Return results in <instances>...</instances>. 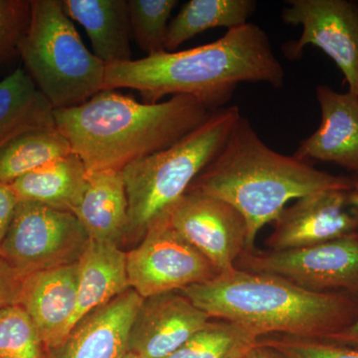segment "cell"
Masks as SVG:
<instances>
[{
    "instance_id": "obj_16",
    "label": "cell",
    "mask_w": 358,
    "mask_h": 358,
    "mask_svg": "<svg viewBox=\"0 0 358 358\" xmlns=\"http://www.w3.org/2000/svg\"><path fill=\"white\" fill-rule=\"evenodd\" d=\"M322 121L301 141L294 157L329 162L355 173L358 169V96L339 93L327 85L315 89Z\"/></svg>"
},
{
    "instance_id": "obj_18",
    "label": "cell",
    "mask_w": 358,
    "mask_h": 358,
    "mask_svg": "<svg viewBox=\"0 0 358 358\" xmlns=\"http://www.w3.org/2000/svg\"><path fill=\"white\" fill-rule=\"evenodd\" d=\"M90 240L119 245L129 234V205L122 171L89 173L86 192L73 211Z\"/></svg>"
},
{
    "instance_id": "obj_32",
    "label": "cell",
    "mask_w": 358,
    "mask_h": 358,
    "mask_svg": "<svg viewBox=\"0 0 358 358\" xmlns=\"http://www.w3.org/2000/svg\"><path fill=\"white\" fill-rule=\"evenodd\" d=\"M326 341L329 343H338V345L352 346L358 348V317L357 320L341 333L334 334Z\"/></svg>"
},
{
    "instance_id": "obj_33",
    "label": "cell",
    "mask_w": 358,
    "mask_h": 358,
    "mask_svg": "<svg viewBox=\"0 0 358 358\" xmlns=\"http://www.w3.org/2000/svg\"><path fill=\"white\" fill-rule=\"evenodd\" d=\"M352 182V190L355 192V196L358 200V169L355 173H352V176H350Z\"/></svg>"
},
{
    "instance_id": "obj_26",
    "label": "cell",
    "mask_w": 358,
    "mask_h": 358,
    "mask_svg": "<svg viewBox=\"0 0 358 358\" xmlns=\"http://www.w3.org/2000/svg\"><path fill=\"white\" fill-rule=\"evenodd\" d=\"M0 358H50L38 329L20 305L0 310Z\"/></svg>"
},
{
    "instance_id": "obj_1",
    "label": "cell",
    "mask_w": 358,
    "mask_h": 358,
    "mask_svg": "<svg viewBox=\"0 0 358 358\" xmlns=\"http://www.w3.org/2000/svg\"><path fill=\"white\" fill-rule=\"evenodd\" d=\"M242 83L277 89L285 84L284 68L267 33L250 22L188 50L106 65L105 90H134L148 103L167 96H188L214 112L229 102Z\"/></svg>"
},
{
    "instance_id": "obj_20",
    "label": "cell",
    "mask_w": 358,
    "mask_h": 358,
    "mask_svg": "<svg viewBox=\"0 0 358 358\" xmlns=\"http://www.w3.org/2000/svg\"><path fill=\"white\" fill-rule=\"evenodd\" d=\"M89 173L74 152L9 183L20 201L37 202L72 212L83 199Z\"/></svg>"
},
{
    "instance_id": "obj_11",
    "label": "cell",
    "mask_w": 358,
    "mask_h": 358,
    "mask_svg": "<svg viewBox=\"0 0 358 358\" xmlns=\"http://www.w3.org/2000/svg\"><path fill=\"white\" fill-rule=\"evenodd\" d=\"M169 220L188 243L206 257L219 275L232 272L246 248L247 223L224 200L188 190L169 212Z\"/></svg>"
},
{
    "instance_id": "obj_30",
    "label": "cell",
    "mask_w": 358,
    "mask_h": 358,
    "mask_svg": "<svg viewBox=\"0 0 358 358\" xmlns=\"http://www.w3.org/2000/svg\"><path fill=\"white\" fill-rule=\"evenodd\" d=\"M18 203L20 199L11 185L0 182V244L6 237Z\"/></svg>"
},
{
    "instance_id": "obj_4",
    "label": "cell",
    "mask_w": 358,
    "mask_h": 358,
    "mask_svg": "<svg viewBox=\"0 0 358 358\" xmlns=\"http://www.w3.org/2000/svg\"><path fill=\"white\" fill-rule=\"evenodd\" d=\"M181 293L212 319L232 322L256 339L327 341L358 317V294L315 293L277 275L237 268Z\"/></svg>"
},
{
    "instance_id": "obj_7",
    "label": "cell",
    "mask_w": 358,
    "mask_h": 358,
    "mask_svg": "<svg viewBox=\"0 0 358 358\" xmlns=\"http://www.w3.org/2000/svg\"><path fill=\"white\" fill-rule=\"evenodd\" d=\"M89 240L72 212L20 201L0 244V258L24 278L76 263Z\"/></svg>"
},
{
    "instance_id": "obj_34",
    "label": "cell",
    "mask_w": 358,
    "mask_h": 358,
    "mask_svg": "<svg viewBox=\"0 0 358 358\" xmlns=\"http://www.w3.org/2000/svg\"><path fill=\"white\" fill-rule=\"evenodd\" d=\"M250 352V350H249ZM249 352L242 353V355H238V357L234 358H249Z\"/></svg>"
},
{
    "instance_id": "obj_12",
    "label": "cell",
    "mask_w": 358,
    "mask_h": 358,
    "mask_svg": "<svg viewBox=\"0 0 358 358\" xmlns=\"http://www.w3.org/2000/svg\"><path fill=\"white\" fill-rule=\"evenodd\" d=\"M266 239L270 251L303 248L358 235V200L352 189L329 190L294 200L275 219Z\"/></svg>"
},
{
    "instance_id": "obj_3",
    "label": "cell",
    "mask_w": 358,
    "mask_h": 358,
    "mask_svg": "<svg viewBox=\"0 0 358 358\" xmlns=\"http://www.w3.org/2000/svg\"><path fill=\"white\" fill-rule=\"evenodd\" d=\"M352 189V178L320 171L307 160L275 152L242 115L219 154L188 190L224 200L243 215L246 248L289 202L329 190ZM187 190V192H188Z\"/></svg>"
},
{
    "instance_id": "obj_15",
    "label": "cell",
    "mask_w": 358,
    "mask_h": 358,
    "mask_svg": "<svg viewBox=\"0 0 358 358\" xmlns=\"http://www.w3.org/2000/svg\"><path fill=\"white\" fill-rule=\"evenodd\" d=\"M143 298L129 289L96 308L73 327L50 358H124L129 334Z\"/></svg>"
},
{
    "instance_id": "obj_8",
    "label": "cell",
    "mask_w": 358,
    "mask_h": 358,
    "mask_svg": "<svg viewBox=\"0 0 358 358\" xmlns=\"http://www.w3.org/2000/svg\"><path fill=\"white\" fill-rule=\"evenodd\" d=\"M235 267L315 293L358 294V235L285 251H243Z\"/></svg>"
},
{
    "instance_id": "obj_21",
    "label": "cell",
    "mask_w": 358,
    "mask_h": 358,
    "mask_svg": "<svg viewBox=\"0 0 358 358\" xmlns=\"http://www.w3.org/2000/svg\"><path fill=\"white\" fill-rule=\"evenodd\" d=\"M56 127L54 109L24 68L0 80V150L30 129Z\"/></svg>"
},
{
    "instance_id": "obj_17",
    "label": "cell",
    "mask_w": 358,
    "mask_h": 358,
    "mask_svg": "<svg viewBox=\"0 0 358 358\" xmlns=\"http://www.w3.org/2000/svg\"><path fill=\"white\" fill-rule=\"evenodd\" d=\"M77 266V307L71 320L70 333L90 313L131 289L127 253L119 245L89 240Z\"/></svg>"
},
{
    "instance_id": "obj_24",
    "label": "cell",
    "mask_w": 358,
    "mask_h": 358,
    "mask_svg": "<svg viewBox=\"0 0 358 358\" xmlns=\"http://www.w3.org/2000/svg\"><path fill=\"white\" fill-rule=\"evenodd\" d=\"M257 341L232 322L211 320L166 358H234L249 352Z\"/></svg>"
},
{
    "instance_id": "obj_5",
    "label": "cell",
    "mask_w": 358,
    "mask_h": 358,
    "mask_svg": "<svg viewBox=\"0 0 358 358\" xmlns=\"http://www.w3.org/2000/svg\"><path fill=\"white\" fill-rule=\"evenodd\" d=\"M241 117L237 106L214 110L199 128L171 147L122 171L129 205L128 237L143 239L155 223L169 214L215 159Z\"/></svg>"
},
{
    "instance_id": "obj_14",
    "label": "cell",
    "mask_w": 358,
    "mask_h": 358,
    "mask_svg": "<svg viewBox=\"0 0 358 358\" xmlns=\"http://www.w3.org/2000/svg\"><path fill=\"white\" fill-rule=\"evenodd\" d=\"M77 294V262L23 278L17 305L31 317L50 353L69 336Z\"/></svg>"
},
{
    "instance_id": "obj_22",
    "label": "cell",
    "mask_w": 358,
    "mask_h": 358,
    "mask_svg": "<svg viewBox=\"0 0 358 358\" xmlns=\"http://www.w3.org/2000/svg\"><path fill=\"white\" fill-rule=\"evenodd\" d=\"M256 7L254 0H190L169 22L166 51L174 52L209 29L227 28L228 31L246 25Z\"/></svg>"
},
{
    "instance_id": "obj_23",
    "label": "cell",
    "mask_w": 358,
    "mask_h": 358,
    "mask_svg": "<svg viewBox=\"0 0 358 358\" xmlns=\"http://www.w3.org/2000/svg\"><path fill=\"white\" fill-rule=\"evenodd\" d=\"M72 152L69 141L56 127L30 129L0 150V182L13 183Z\"/></svg>"
},
{
    "instance_id": "obj_10",
    "label": "cell",
    "mask_w": 358,
    "mask_h": 358,
    "mask_svg": "<svg viewBox=\"0 0 358 358\" xmlns=\"http://www.w3.org/2000/svg\"><path fill=\"white\" fill-rule=\"evenodd\" d=\"M282 11L286 24L301 26L300 38L285 45L284 53L301 57L308 45L336 63L358 96V4L348 0H289Z\"/></svg>"
},
{
    "instance_id": "obj_6",
    "label": "cell",
    "mask_w": 358,
    "mask_h": 358,
    "mask_svg": "<svg viewBox=\"0 0 358 358\" xmlns=\"http://www.w3.org/2000/svg\"><path fill=\"white\" fill-rule=\"evenodd\" d=\"M20 55L54 110L70 109L105 91L106 64L85 46L61 0H30Z\"/></svg>"
},
{
    "instance_id": "obj_27",
    "label": "cell",
    "mask_w": 358,
    "mask_h": 358,
    "mask_svg": "<svg viewBox=\"0 0 358 358\" xmlns=\"http://www.w3.org/2000/svg\"><path fill=\"white\" fill-rule=\"evenodd\" d=\"M30 16V0H0V64L20 55Z\"/></svg>"
},
{
    "instance_id": "obj_35",
    "label": "cell",
    "mask_w": 358,
    "mask_h": 358,
    "mask_svg": "<svg viewBox=\"0 0 358 358\" xmlns=\"http://www.w3.org/2000/svg\"><path fill=\"white\" fill-rule=\"evenodd\" d=\"M124 358H138V357H134V355H131V353H128V355H127V357Z\"/></svg>"
},
{
    "instance_id": "obj_19",
    "label": "cell",
    "mask_w": 358,
    "mask_h": 358,
    "mask_svg": "<svg viewBox=\"0 0 358 358\" xmlns=\"http://www.w3.org/2000/svg\"><path fill=\"white\" fill-rule=\"evenodd\" d=\"M71 20L83 26L93 54L106 65L131 59L129 0H61Z\"/></svg>"
},
{
    "instance_id": "obj_2",
    "label": "cell",
    "mask_w": 358,
    "mask_h": 358,
    "mask_svg": "<svg viewBox=\"0 0 358 358\" xmlns=\"http://www.w3.org/2000/svg\"><path fill=\"white\" fill-rule=\"evenodd\" d=\"M211 113L192 96L148 103L105 90L77 107L54 110V120L88 173H98L122 171L171 147Z\"/></svg>"
},
{
    "instance_id": "obj_36",
    "label": "cell",
    "mask_w": 358,
    "mask_h": 358,
    "mask_svg": "<svg viewBox=\"0 0 358 358\" xmlns=\"http://www.w3.org/2000/svg\"><path fill=\"white\" fill-rule=\"evenodd\" d=\"M0 261H1V258H0Z\"/></svg>"
},
{
    "instance_id": "obj_25",
    "label": "cell",
    "mask_w": 358,
    "mask_h": 358,
    "mask_svg": "<svg viewBox=\"0 0 358 358\" xmlns=\"http://www.w3.org/2000/svg\"><path fill=\"white\" fill-rule=\"evenodd\" d=\"M178 0H129L131 37L147 56L166 52L167 29Z\"/></svg>"
},
{
    "instance_id": "obj_29",
    "label": "cell",
    "mask_w": 358,
    "mask_h": 358,
    "mask_svg": "<svg viewBox=\"0 0 358 358\" xmlns=\"http://www.w3.org/2000/svg\"><path fill=\"white\" fill-rule=\"evenodd\" d=\"M23 277L3 261H0V310L17 305Z\"/></svg>"
},
{
    "instance_id": "obj_31",
    "label": "cell",
    "mask_w": 358,
    "mask_h": 358,
    "mask_svg": "<svg viewBox=\"0 0 358 358\" xmlns=\"http://www.w3.org/2000/svg\"><path fill=\"white\" fill-rule=\"evenodd\" d=\"M249 358H298L291 353L268 345L260 339L257 341L256 345L250 350Z\"/></svg>"
},
{
    "instance_id": "obj_28",
    "label": "cell",
    "mask_w": 358,
    "mask_h": 358,
    "mask_svg": "<svg viewBox=\"0 0 358 358\" xmlns=\"http://www.w3.org/2000/svg\"><path fill=\"white\" fill-rule=\"evenodd\" d=\"M268 345L280 348L298 358H358V348L326 341L270 336L260 338Z\"/></svg>"
},
{
    "instance_id": "obj_9",
    "label": "cell",
    "mask_w": 358,
    "mask_h": 358,
    "mask_svg": "<svg viewBox=\"0 0 358 358\" xmlns=\"http://www.w3.org/2000/svg\"><path fill=\"white\" fill-rule=\"evenodd\" d=\"M127 272L129 287L143 299L181 292L219 275L210 261L171 225L169 214L127 253Z\"/></svg>"
},
{
    "instance_id": "obj_13",
    "label": "cell",
    "mask_w": 358,
    "mask_h": 358,
    "mask_svg": "<svg viewBox=\"0 0 358 358\" xmlns=\"http://www.w3.org/2000/svg\"><path fill=\"white\" fill-rule=\"evenodd\" d=\"M211 320L181 292L143 299L129 334V353L166 358Z\"/></svg>"
}]
</instances>
